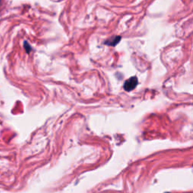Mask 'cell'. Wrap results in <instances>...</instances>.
<instances>
[{
    "label": "cell",
    "instance_id": "6da1fadb",
    "mask_svg": "<svg viewBox=\"0 0 193 193\" xmlns=\"http://www.w3.org/2000/svg\"><path fill=\"white\" fill-rule=\"evenodd\" d=\"M138 83V80L136 77H131L129 79L125 81L124 84V88L125 91H131L133 89H134Z\"/></svg>",
    "mask_w": 193,
    "mask_h": 193
},
{
    "label": "cell",
    "instance_id": "7a4b0ae2",
    "mask_svg": "<svg viewBox=\"0 0 193 193\" xmlns=\"http://www.w3.org/2000/svg\"><path fill=\"white\" fill-rule=\"evenodd\" d=\"M120 39H121V37H120V36H115V37H112V39H109L108 41L106 42V44L111 46H115L116 45H117L118 43L119 42Z\"/></svg>",
    "mask_w": 193,
    "mask_h": 193
}]
</instances>
